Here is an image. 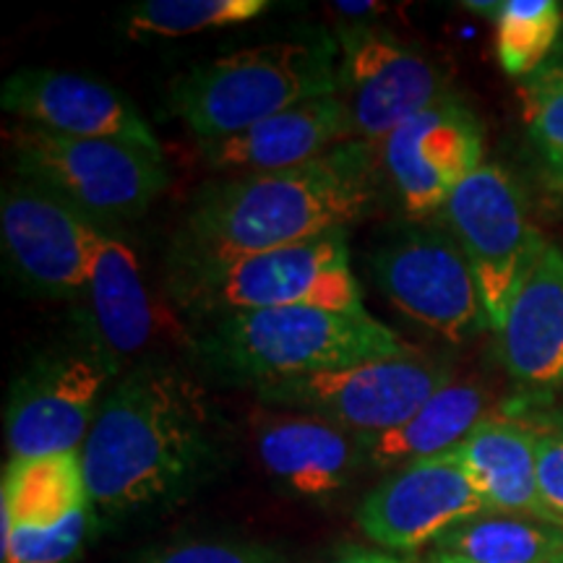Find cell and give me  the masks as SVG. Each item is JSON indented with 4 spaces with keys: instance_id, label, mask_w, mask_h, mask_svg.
I'll return each mask as SVG.
<instances>
[{
    "instance_id": "obj_4",
    "label": "cell",
    "mask_w": 563,
    "mask_h": 563,
    "mask_svg": "<svg viewBox=\"0 0 563 563\" xmlns=\"http://www.w3.org/2000/svg\"><path fill=\"white\" fill-rule=\"evenodd\" d=\"M207 350L224 368L262 384L412 352L368 311L344 313L308 306L220 316Z\"/></svg>"
},
{
    "instance_id": "obj_10",
    "label": "cell",
    "mask_w": 563,
    "mask_h": 563,
    "mask_svg": "<svg viewBox=\"0 0 563 563\" xmlns=\"http://www.w3.org/2000/svg\"><path fill=\"white\" fill-rule=\"evenodd\" d=\"M112 357L100 344L32 365L5 407L11 460L81 452L108 397Z\"/></svg>"
},
{
    "instance_id": "obj_15",
    "label": "cell",
    "mask_w": 563,
    "mask_h": 563,
    "mask_svg": "<svg viewBox=\"0 0 563 563\" xmlns=\"http://www.w3.org/2000/svg\"><path fill=\"white\" fill-rule=\"evenodd\" d=\"M0 104L21 123L70 139H121L159 150L139 110L121 91L81 74L21 68L5 79Z\"/></svg>"
},
{
    "instance_id": "obj_3",
    "label": "cell",
    "mask_w": 563,
    "mask_h": 563,
    "mask_svg": "<svg viewBox=\"0 0 563 563\" xmlns=\"http://www.w3.org/2000/svg\"><path fill=\"white\" fill-rule=\"evenodd\" d=\"M327 95H340L336 42L313 37L245 47L196 66L175 81L173 104L209 144Z\"/></svg>"
},
{
    "instance_id": "obj_29",
    "label": "cell",
    "mask_w": 563,
    "mask_h": 563,
    "mask_svg": "<svg viewBox=\"0 0 563 563\" xmlns=\"http://www.w3.org/2000/svg\"><path fill=\"white\" fill-rule=\"evenodd\" d=\"M141 563H277L264 548L251 543H224V540H194L159 551Z\"/></svg>"
},
{
    "instance_id": "obj_24",
    "label": "cell",
    "mask_w": 563,
    "mask_h": 563,
    "mask_svg": "<svg viewBox=\"0 0 563 563\" xmlns=\"http://www.w3.org/2000/svg\"><path fill=\"white\" fill-rule=\"evenodd\" d=\"M563 9L555 0H504L496 13V58L509 76L530 79L559 45Z\"/></svg>"
},
{
    "instance_id": "obj_26",
    "label": "cell",
    "mask_w": 563,
    "mask_h": 563,
    "mask_svg": "<svg viewBox=\"0 0 563 563\" xmlns=\"http://www.w3.org/2000/svg\"><path fill=\"white\" fill-rule=\"evenodd\" d=\"M522 115L534 150L563 186V66L548 63L522 81Z\"/></svg>"
},
{
    "instance_id": "obj_22",
    "label": "cell",
    "mask_w": 563,
    "mask_h": 563,
    "mask_svg": "<svg viewBox=\"0 0 563 563\" xmlns=\"http://www.w3.org/2000/svg\"><path fill=\"white\" fill-rule=\"evenodd\" d=\"M441 563H561L563 527L525 514L483 511L433 543Z\"/></svg>"
},
{
    "instance_id": "obj_1",
    "label": "cell",
    "mask_w": 563,
    "mask_h": 563,
    "mask_svg": "<svg viewBox=\"0 0 563 563\" xmlns=\"http://www.w3.org/2000/svg\"><path fill=\"white\" fill-rule=\"evenodd\" d=\"M373 146L347 141L308 165L232 175L196 196L175 238L173 282L344 230L376 201Z\"/></svg>"
},
{
    "instance_id": "obj_9",
    "label": "cell",
    "mask_w": 563,
    "mask_h": 563,
    "mask_svg": "<svg viewBox=\"0 0 563 563\" xmlns=\"http://www.w3.org/2000/svg\"><path fill=\"white\" fill-rule=\"evenodd\" d=\"M382 290L407 319L449 342H467L488 327L475 274L454 241L439 228H407L373 256Z\"/></svg>"
},
{
    "instance_id": "obj_2",
    "label": "cell",
    "mask_w": 563,
    "mask_h": 563,
    "mask_svg": "<svg viewBox=\"0 0 563 563\" xmlns=\"http://www.w3.org/2000/svg\"><path fill=\"white\" fill-rule=\"evenodd\" d=\"M211 454L207 394L188 373L144 365L104 397L81 449L89 501L131 514L186 490Z\"/></svg>"
},
{
    "instance_id": "obj_19",
    "label": "cell",
    "mask_w": 563,
    "mask_h": 563,
    "mask_svg": "<svg viewBox=\"0 0 563 563\" xmlns=\"http://www.w3.org/2000/svg\"><path fill=\"white\" fill-rule=\"evenodd\" d=\"M452 460L481 490L488 511L525 514L548 519L538 490V431L517 415L488 412L462 443Z\"/></svg>"
},
{
    "instance_id": "obj_21",
    "label": "cell",
    "mask_w": 563,
    "mask_h": 563,
    "mask_svg": "<svg viewBox=\"0 0 563 563\" xmlns=\"http://www.w3.org/2000/svg\"><path fill=\"white\" fill-rule=\"evenodd\" d=\"M488 415V397L473 382H449L397 431L361 439L365 460L378 467L452 452Z\"/></svg>"
},
{
    "instance_id": "obj_34",
    "label": "cell",
    "mask_w": 563,
    "mask_h": 563,
    "mask_svg": "<svg viewBox=\"0 0 563 563\" xmlns=\"http://www.w3.org/2000/svg\"><path fill=\"white\" fill-rule=\"evenodd\" d=\"M431 563H441V561H431ZM563 563V561H561Z\"/></svg>"
},
{
    "instance_id": "obj_7",
    "label": "cell",
    "mask_w": 563,
    "mask_h": 563,
    "mask_svg": "<svg viewBox=\"0 0 563 563\" xmlns=\"http://www.w3.org/2000/svg\"><path fill=\"white\" fill-rule=\"evenodd\" d=\"M443 217L475 274L485 321L498 334L514 295L548 251L543 232L530 220L519 183L498 162H483L449 196Z\"/></svg>"
},
{
    "instance_id": "obj_31",
    "label": "cell",
    "mask_w": 563,
    "mask_h": 563,
    "mask_svg": "<svg viewBox=\"0 0 563 563\" xmlns=\"http://www.w3.org/2000/svg\"><path fill=\"white\" fill-rule=\"evenodd\" d=\"M336 9L347 16H365V13H382V3H336Z\"/></svg>"
},
{
    "instance_id": "obj_8",
    "label": "cell",
    "mask_w": 563,
    "mask_h": 563,
    "mask_svg": "<svg viewBox=\"0 0 563 563\" xmlns=\"http://www.w3.org/2000/svg\"><path fill=\"white\" fill-rule=\"evenodd\" d=\"M449 382L454 378L446 365L407 352L262 384V394L269 402L306 407L308 415L334 422L357 439H373L405 426Z\"/></svg>"
},
{
    "instance_id": "obj_17",
    "label": "cell",
    "mask_w": 563,
    "mask_h": 563,
    "mask_svg": "<svg viewBox=\"0 0 563 563\" xmlns=\"http://www.w3.org/2000/svg\"><path fill=\"white\" fill-rule=\"evenodd\" d=\"M264 470L300 498H323L344 488L363 460V443L316 415H282L256 431Z\"/></svg>"
},
{
    "instance_id": "obj_25",
    "label": "cell",
    "mask_w": 563,
    "mask_h": 563,
    "mask_svg": "<svg viewBox=\"0 0 563 563\" xmlns=\"http://www.w3.org/2000/svg\"><path fill=\"white\" fill-rule=\"evenodd\" d=\"M272 9L266 0H146L125 16L129 37H186L245 24Z\"/></svg>"
},
{
    "instance_id": "obj_5",
    "label": "cell",
    "mask_w": 563,
    "mask_h": 563,
    "mask_svg": "<svg viewBox=\"0 0 563 563\" xmlns=\"http://www.w3.org/2000/svg\"><path fill=\"white\" fill-rule=\"evenodd\" d=\"M21 180L68 201L91 222L141 217L167 188L162 150L121 139H70L21 123L13 129Z\"/></svg>"
},
{
    "instance_id": "obj_11",
    "label": "cell",
    "mask_w": 563,
    "mask_h": 563,
    "mask_svg": "<svg viewBox=\"0 0 563 563\" xmlns=\"http://www.w3.org/2000/svg\"><path fill=\"white\" fill-rule=\"evenodd\" d=\"M446 91L441 68L420 51L378 30L342 34L340 97L350 110L352 141L382 146L394 131Z\"/></svg>"
},
{
    "instance_id": "obj_33",
    "label": "cell",
    "mask_w": 563,
    "mask_h": 563,
    "mask_svg": "<svg viewBox=\"0 0 563 563\" xmlns=\"http://www.w3.org/2000/svg\"><path fill=\"white\" fill-rule=\"evenodd\" d=\"M559 63L563 66V47H561V58H559Z\"/></svg>"
},
{
    "instance_id": "obj_16",
    "label": "cell",
    "mask_w": 563,
    "mask_h": 563,
    "mask_svg": "<svg viewBox=\"0 0 563 563\" xmlns=\"http://www.w3.org/2000/svg\"><path fill=\"white\" fill-rule=\"evenodd\" d=\"M347 141H352L347 104L340 95H327L277 112L235 136L201 144V152L214 170L258 175L308 165Z\"/></svg>"
},
{
    "instance_id": "obj_28",
    "label": "cell",
    "mask_w": 563,
    "mask_h": 563,
    "mask_svg": "<svg viewBox=\"0 0 563 563\" xmlns=\"http://www.w3.org/2000/svg\"><path fill=\"white\" fill-rule=\"evenodd\" d=\"M538 431V490L553 525L563 527V422H534Z\"/></svg>"
},
{
    "instance_id": "obj_20",
    "label": "cell",
    "mask_w": 563,
    "mask_h": 563,
    "mask_svg": "<svg viewBox=\"0 0 563 563\" xmlns=\"http://www.w3.org/2000/svg\"><path fill=\"white\" fill-rule=\"evenodd\" d=\"M87 295L100 347L112 361L146 347L154 334V308L144 272L131 245L110 235L108 228L91 262Z\"/></svg>"
},
{
    "instance_id": "obj_27",
    "label": "cell",
    "mask_w": 563,
    "mask_h": 563,
    "mask_svg": "<svg viewBox=\"0 0 563 563\" xmlns=\"http://www.w3.org/2000/svg\"><path fill=\"white\" fill-rule=\"evenodd\" d=\"M89 525V509L51 527L3 522V563H68L81 551Z\"/></svg>"
},
{
    "instance_id": "obj_14",
    "label": "cell",
    "mask_w": 563,
    "mask_h": 563,
    "mask_svg": "<svg viewBox=\"0 0 563 563\" xmlns=\"http://www.w3.org/2000/svg\"><path fill=\"white\" fill-rule=\"evenodd\" d=\"M488 511L467 473L439 454L407 462L357 506V527L386 551H418L452 527Z\"/></svg>"
},
{
    "instance_id": "obj_32",
    "label": "cell",
    "mask_w": 563,
    "mask_h": 563,
    "mask_svg": "<svg viewBox=\"0 0 563 563\" xmlns=\"http://www.w3.org/2000/svg\"><path fill=\"white\" fill-rule=\"evenodd\" d=\"M464 9L475 11V13H490L493 19H496L498 9H501V3H475V0H470V3H464Z\"/></svg>"
},
{
    "instance_id": "obj_18",
    "label": "cell",
    "mask_w": 563,
    "mask_h": 563,
    "mask_svg": "<svg viewBox=\"0 0 563 563\" xmlns=\"http://www.w3.org/2000/svg\"><path fill=\"white\" fill-rule=\"evenodd\" d=\"M498 352L509 376L530 389L563 384V251L555 245L514 295Z\"/></svg>"
},
{
    "instance_id": "obj_6",
    "label": "cell",
    "mask_w": 563,
    "mask_h": 563,
    "mask_svg": "<svg viewBox=\"0 0 563 563\" xmlns=\"http://www.w3.org/2000/svg\"><path fill=\"white\" fill-rule=\"evenodd\" d=\"M180 300L199 313L230 316L272 308H329L363 313L344 230L258 253L224 269L175 282Z\"/></svg>"
},
{
    "instance_id": "obj_23",
    "label": "cell",
    "mask_w": 563,
    "mask_h": 563,
    "mask_svg": "<svg viewBox=\"0 0 563 563\" xmlns=\"http://www.w3.org/2000/svg\"><path fill=\"white\" fill-rule=\"evenodd\" d=\"M3 522L51 527L89 509L81 452L11 460L3 470Z\"/></svg>"
},
{
    "instance_id": "obj_30",
    "label": "cell",
    "mask_w": 563,
    "mask_h": 563,
    "mask_svg": "<svg viewBox=\"0 0 563 563\" xmlns=\"http://www.w3.org/2000/svg\"><path fill=\"white\" fill-rule=\"evenodd\" d=\"M332 563H405L402 559H397V555H389V553H378V551H347L342 553L340 559H334Z\"/></svg>"
},
{
    "instance_id": "obj_12",
    "label": "cell",
    "mask_w": 563,
    "mask_h": 563,
    "mask_svg": "<svg viewBox=\"0 0 563 563\" xmlns=\"http://www.w3.org/2000/svg\"><path fill=\"white\" fill-rule=\"evenodd\" d=\"M102 232V224L30 180L11 183L0 199L5 256L26 285L47 295L87 292Z\"/></svg>"
},
{
    "instance_id": "obj_13",
    "label": "cell",
    "mask_w": 563,
    "mask_h": 563,
    "mask_svg": "<svg viewBox=\"0 0 563 563\" xmlns=\"http://www.w3.org/2000/svg\"><path fill=\"white\" fill-rule=\"evenodd\" d=\"M407 214L426 217L483 165V125L460 97L443 95L378 146Z\"/></svg>"
}]
</instances>
